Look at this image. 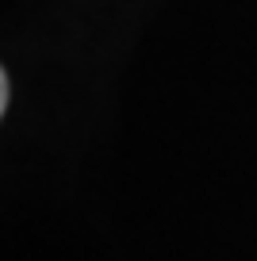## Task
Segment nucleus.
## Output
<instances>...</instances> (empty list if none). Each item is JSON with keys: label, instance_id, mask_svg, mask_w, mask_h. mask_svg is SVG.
Wrapping results in <instances>:
<instances>
[{"label": "nucleus", "instance_id": "f257e3e1", "mask_svg": "<svg viewBox=\"0 0 257 261\" xmlns=\"http://www.w3.org/2000/svg\"><path fill=\"white\" fill-rule=\"evenodd\" d=\"M4 108H8V77L0 69V115H4Z\"/></svg>", "mask_w": 257, "mask_h": 261}]
</instances>
